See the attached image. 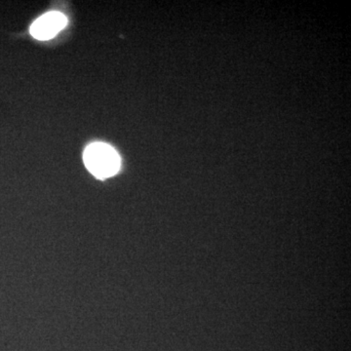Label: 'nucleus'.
<instances>
[{
	"label": "nucleus",
	"instance_id": "obj_1",
	"mask_svg": "<svg viewBox=\"0 0 351 351\" xmlns=\"http://www.w3.org/2000/svg\"><path fill=\"white\" fill-rule=\"evenodd\" d=\"M85 166L99 179H106L117 174L120 168V157L113 147L103 143H95L83 154Z\"/></svg>",
	"mask_w": 351,
	"mask_h": 351
},
{
	"label": "nucleus",
	"instance_id": "obj_2",
	"mask_svg": "<svg viewBox=\"0 0 351 351\" xmlns=\"http://www.w3.org/2000/svg\"><path fill=\"white\" fill-rule=\"evenodd\" d=\"M68 23L66 16L60 12L44 14L32 25L31 34L38 40H48L54 38Z\"/></svg>",
	"mask_w": 351,
	"mask_h": 351
}]
</instances>
